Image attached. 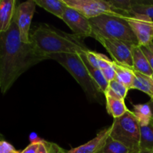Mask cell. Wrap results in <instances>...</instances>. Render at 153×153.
I'll list each match as a JSON object with an SVG mask.
<instances>
[{"instance_id":"3","label":"cell","mask_w":153,"mask_h":153,"mask_svg":"<svg viewBox=\"0 0 153 153\" xmlns=\"http://www.w3.org/2000/svg\"><path fill=\"white\" fill-rule=\"evenodd\" d=\"M49 60H54L61 64L79 83L90 102L103 104L104 95L98 85L90 75L80 55L76 54H55L49 56Z\"/></svg>"},{"instance_id":"32","label":"cell","mask_w":153,"mask_h":153,"mask_svg":"<svg viewBox=\"0 0 153 153\" xmlns=\"http://www.w3.org/2000/svg\"><path fill=\"white\" fill-rule=\"evenodd\" d=\"M140 153H153V151H140Z\"/></svg>"},{"instance_id":"29","label":"cell","mask_w":153,"mask_h":153,"mask_svg":"<svg viewBox=\"0 0 153 153\" xmlns=\"http://www.w3.org/2000/svg\"><path fill=\"white\" fill-rule=\"evenodd\" d=\"M40 137L37 136V134L36 133L32 132L31 133V134L29 135V140H30V143H32V142H36V141H38L40 140Z\"/></svg>"},{"instance_id":"28","label":"cell","mask_w":153,"mask_h":153,"mask_svg":"<svg viewBox=\"0 0 153 153\" xmlns=\"http://www.w3.org/2000/svg\"><path fill=\"white\" fill-rule=\"evenodd\" d=\"M140 47H141V49L143 52V53L146 55V58H147L148 61L149 63V65H150L151 68L153 70V53L149 50L147 46H140Z\"/></svg>"},{"instance_id":"27","label":"cell","mask_w":153,"mask_h":153,"mask_svg":"<svg viewBox=\"0 0 153 153\" xmlns=\"http://www.w3.org/2000/svg\"><path fill=\"white\" fill-rule=\"evenodd\" d=\"M41 140L42 139H40L38 141L30 143V144L28 146H26L23 150L21 151L20 153H37V146H38L39 143Z\"/></svg>"},{"instance_id":"7","label":"cell","mask_w":153,"mask_h":153,"mask_svg":"<svg viewBox=\"0 0 153 153\" xmlns=\"http://www.w3.org/2000/svg\"><path fill=\"white\" fill-rule=\"evenodd\" d=\"M69 7L88 18V19L102 14L115 15L107 0H64Z\"/></svg>"},{"instance_id":"17","label":"cell","mask_w":153,"mask_h":153,"mask_svg":"<svg viewBox=\"0 0 153 153\" xmlns=\"http://www.w3.org/2000/svg\"><path fill=\"white\" fill-rule=\"evenodd\" d=\"M132 113L137 120L138 121L140 126H146L151 123L153 118L152 111L149 103L145 104L132 105Z\"/></svg>"},{"instance_id":"35","label":"cell","mask_w":153,"mask_h":153,"mask_svg":"<svg viewBox=\"0 0 153 153\" xmlns=\"http://www.w3.org/2000/svg\"><path fill=\"white\" fill-rule=\"evenodd\" d=\"M151 77H152V79H153V74H152V76H151Z\"/></svg>"},{"instance_id":"20","label":"cell","mask_w":153,"mask_h":153,"mask_svg":"<svg viewBox=\"0 0 153 153\" xmlns=\"http://www.w3.org/2000/svg\"><path fill=\"white\" fill-rule=\"evenodd\" d=\"M140 151H153V126H140Z\"/></svg>"},{"instance_id":"26","label":"cell","mask_w":153,"mask_h":153,"mask_svg":"<svg viewBox=\"0 0 153 153\" xmlns=\"http://www.w3.org/2000/svg\"><path fill=\"white\" fill-rule=\"evenodd\" d=\"M85 57H86L87 61H88L90 64L94 68H98V57H97V52L94 51H91L88 49L86 52H85Z\"/></svg>"},{"instance_id":"34","label":"cell","mask_w":153,"mask_h":153,"mask_svg":"<svg viewBox=\"0 0 153 153\" xmlns=\"http://www.w3.org/2000/svg\"><path fill=\"white\" fill-rule=\"evenodd\" d=\"M1 137H2V135H1V134H0V138H1ZM0 140H1V139H0Z\"/></svg>"},{"instance_id":"25","label":"cell","mask_w":153,"mask_h":153,"mask_svg":"<svg viewBox=\"0 0 153 153\" xmlns=\"http://www.w3.org/2000/svg\"><path fill=\"white\" fill-rule=\"evenodd\" d=\"M0 153H20V151L16 149V148L6 140H0Z\"/></svg>"},{"instance_id":"18","label":"cell","mask_w":153,"mask_h":153,"mask_svg":"<svg viewBox=\"0 0 153 153\" xmlns=\"http://www.w3.org/2000/svg\"><path fill=\"white\" fill-rule=\"evenodd\" d=\"M138 90L149 96L153 100V79L151 76H146L135 71V79L131 90Z\"/></svg>"},{"instance_id":"21","label":"cell","mask_w":153,"mask_h":153,"mask_svg":"<svg viewBox=\"0 0 153 153\" xmlns=\"http://www.w3.org/2000/svg\"><path fill=\"white\" fill-rule=\"evenodd\" d=\"M131 10L133 13L146 15L153 21V0H133Z\"/></svg>"},{"instance_id":"11","label":"cell","mask_w":153,"mask_h":153,"mask_svg":"<svg viewBox=\"0 0 153 153\" xmlns=\"http://www.w3.org/2000/svg\"><path fill=\"white\" fill-rule=\"evenodd\" d=\"M111 131V126L104 128L92 140L67 151V153H100L105 144L106 140L110 136Z\"/></svg>"},{"instance_id":"6","label":"cell","mask_w":153,"mask_h":153,"mask_svg":"<svg viewBox=\"0 0 153 153\" xmlns=\"http://www.w3.org/2000/svg\"><path fill=\"white\" fill-rule=\"evenodd\" d=\"M93 37L102 45L114 61L133 68L132 47L134 46L120 40L105 38L101 36L94 35Z\"/></svg>"},{"instance_id":"9","label":"cell","mask_w":153,"mask_h":153,"mask_svg":"<svg viewBox=\"0 0 153 153\" xmlns=\"http://www.w3.org/2000/svg\"><path fill=\"white\" fill-rule=\"evenodd\" d=\"M36 6L37 4L34 0H28L16 6L14 19L19 28L21 40L25 43H29L31 42L30 27L36 10Z\"/></svg>"},{"instance_id":"24","label":"cell","mask_w":153,"mask_h":153,"mask_svg":"<svg viewBox=\"0 0 153 153\" xmlns=\"http://www.w3.org/2000/svg\"><path fill=\"white\" fill-rule=\"evenodd\" d=\"M108 88L111 90L119 98L123 99V100H125L126 98L127 94L129 91V89L127 87H126L123 84L120 82L117 79H114V80L109 82Z\"/></svg>"},{"instance_id":"22","label":"cell","mask_w":153,"mask_h":153,"mask_svg":"<svg viewBox=\"0 0 153 153\" xmlns=\"http://www.w3.org/2000/svg\"><path fill=\"white\" fill-rule=\"evenodd\" d=\"M100 153H130V151L125 145L109 136Z\"/></svg>"},{"instance_id":"23","label":"cell","mask_w":153,"mask_h":153,"mask_svg":"<svg viewBox=\"0 0 153 153\" xmlns=\"http://www.w3.org/2000/svg\"><path fill=\"white\" fill-rule=\"evenodd\" d=\"M67 152L57 143L46 141L43 139L39 143L37 149V153H67Z\"/></svg>"},{"instance_id":"13","label":"cell","mask_w":153,"mask_h":153,"mask_svg":"<svg viewBox=\"0 0 153 153\" xmlns=\"http://www.w3.org/2000/svg\"><path fill=\"white\" fill-rule=\"evenodd\" d=\"M132 61L133 69L134 71L146 76H152L153 70L149 65L146 55L139 45H136L132 47Z\"/></svg>"},{"instance_id":"8","label":"cell","mask_w":153,"mask_h":153,"mask_svg":"<svg viewBox=\"0 0 153 153\" xmlns=\"http://www.w3.org/2000/svg\"><path fill=\"white\" fill-rule=\"evenodd\" d=\"M128 22L133 33L137 40L140 46H146L153 41V21L146 15L132 13L126 16Z\"/></svg>"},{"instance_id":"1","label":"cell","mask_w":153,"mask_h":153,"mask_svg":"<svg viewBox=\"0 0 153 153\" xmlns=\"http://www.w3.org/2000/svg\"><path fill=\"white\" fill-rule=\"evenodd\" d=\"M49 60L31 42L20 38L14 17L5 32L0 33V91L5 94L21 75L36 64Z\"/></svg>"},{"instance_id":"16","label":"cell","mask_w":153,"mask_h":153,"mask_svg":"<svg viewBox=\"0 0 153 153\" xmlns=\"http://www.w3.org/2000/svg\"><path fill=\"white\" fill-rule=\"evenodd\" d=\"M34 1L37 6L61 19L67 7L64 0H34Z\"/></svg>"},{"instance_id":"2","label":"cell","mask_w":153,"mask_h":153,"mask_svg":"<svg viewBox=\"0 0 153 153\" xmlns=\"http://www.w3.org/2000/svg\"><path fill=\"white\" fill-rule=\"evenodd\" d=\"M30 40L36 49L49 58L55 54L80 55L88 49L74 34H69L47 24H40L30 33Z\"/></svg>"},{"instance_id":"5","label":"cell","mask_w":153,"mask_h":153,"mask_svg":"<svg viewBox=\"0 0 153 153\" xmlns=\"http://www.w3.org/2000/svg\"><path fill=\"white\" fill-rule=\"evenodd\" d=\"M111 126V137L125 145L130 153H140V126L132 111L128 110L123 116L114 119Z\"/></svg>"},{"instance_id":"33","label":"cell","mask_w":153,"mask_h":153,"mask_svg":"<svg viewBox=\"0 0 153 153\" xmlns=\"http://www.w3.org/2000/svg\"><path fill=\"white\" fill-rule=\"evenodd\" d=\"M151 123H152V126H153V118L152 119V121H151Z\"/></svg>"},{"instance_id":"19","label":"cell","mask_w":153,"mask_h":153,"mask_svg":"<svg viewBox=\"0 0 153 153\" xmlns=\"http://www.w3.org/2000/svg\"><path fill=\"white\" fill-rule=\"evenodd\" d=\"M79 55H80L81 58H82V60L84 61V63H85V66H86L87 69H88V72H89L90 75H91V76L92 77V79H94V82L97 83V85H98L100 89L101 90V91L105 95V93L106 90H107L108 87L109 82L105 79L102 72L100 69L93 67L92 66L88 63V61H87L86 59V57H85V52L82 54H80Z\"/></svg>"},{"instance_id":"30","label":"cell","mask_w":153,"mask_h":153,"mask_svg":"<svg viewBox=\"0 0 153 153\" xmlns=\"http://www.w3.org/2000/svg\"><path fill=\"white\" fill-rule=\"evenodd\" d=\"M147 46V47L149 48V50H150L151 52H152V53H153V41L150 43V44H149V45H148V46Z\"/></svg>"},{"instance_id":"15","label":"cell","mask_w":153,"mask_h":153,"mask_svg":"<svg viewBox=\"0 0 153 153\" xmlns=\"http://www.w3.org/2000/svg\"><path fill=\"white\" fill-rule=\"evenodd\" d=\"M115 70H116V79L123 84L129 90H131L132 85L135 79V71L132 67L117 64L114 61Z\"/></svg>"},{"instance_id":"31","label":"cell","mask_w":153,"mask_h":153,"mask_svg":"<svg viewBox=\"0 0 153 153\" xmlns=\"http://www.w3.org/2000/svg\"><path fill=\"white\" fill-rule=\"evenodd\" d=\"M149 105H150L151 109H152V117H153V100H150V101L149 102Z\"/></svg>"},{"instance_id":"10","label":"cell","mask_w":153,"mask_h":153,"mask_svg":"<svg viewBox=\"0 0 153 153\" xmlns=\"http://www.w3.org/2000/svg\"><path fill=\"white\" fill-rule=\"evenodd\" d=\"M61 19L68 25L76 37L79 38L93 37V28L89 19L77 10L67 6Z\"/></svg>"},{"instance_id":"12","label":"cell","mask_w":153,"mask_h":153,"mask_svg":"<svg viewBox=\"0 0 153 153\" xmlns=\"http://www.w3.org/2000/svg\"><path fill=\"white\" fill-rule=\"evenodd\" d=\"M16 8V0H0V33L5 32L9 29Z\"/></svg>"},{"instance_id":"14","label":"cell","mask_w":153,"mask_h":153,"mask_svg":"<svg viewBox=\"0 0 153 153\" xmlns=\"http://www.w3.org/2000/svg\"><path fill=\"white\" fill-rule=\"evenodd\" d=\"M105 98L106 110L114 119L123 116L128 111L125 104V100L113 97L108 94H105Z\"/></svg>"},{"instance_id":"4","label":"cell","mask_w":153,"mask_h":153,"mask_svg":"<svg viewBox=\"0 0 153 153\" xmlns=\"http://www.w3.org/2000/svg\"><path fill=\"white\" fill-rule=\"evenodd\" d=\"M89 21L93 28V37L98 35L120 40L131 46L138 45L135 35L123 16L102 14Z\"/></svg>"}]
</instances>
